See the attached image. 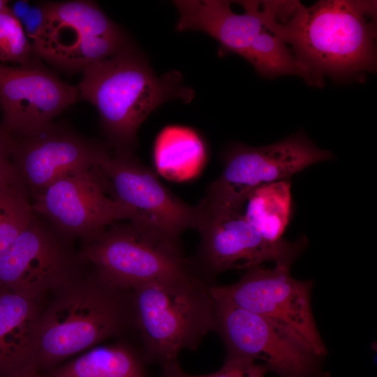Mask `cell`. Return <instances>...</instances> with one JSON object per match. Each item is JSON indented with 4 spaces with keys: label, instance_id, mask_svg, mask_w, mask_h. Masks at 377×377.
<instances>
[{
    "label": "cell",
    "instance_id": "cell-17",
    "mask_svg": "<svg viewBox=\"0 0 377 377\" xmlns=\"http://www.w3.org/2000/svg\"><path fill=\"white\" fill-rule=\"evenodd\" d=\"M38 300L0 287V377L36 365Z\"/></svg>",
    "mask_w": 377,
    "mask_h": 377
},
{
    "label": "cell",
    "instance_id": "cell-19",
    "mask_svg": "<svg viewBox=\"0 0 377 377\" xmlns=\"http://www.w3.org/2000/svg\"><path fill=\"white\" fill-rule=\"evenodd\" d=\"M206 157L203 141L188 127L166 126L156 138L155 166L158 173L169 180L182 182L196 177L203 168Z\"/></svg>",
    "mask_w": 377,
    "mask_h": 377
},
{
    "label": "cell",
    "instance_id": "cell-12",
    "mask_svg": "<svg viewBox=\"0 0 377 377\" xmlns=\"http://www.w3.org/2000/svg\"><path fill=\"white\" fill-rule=\"evenodd\" d=\"M198 210L200 242L191 261L199 276L209 284L222 272L246 270L267 261L290 267L307 244L305 237L295 242H269L242 212Z\"/></svg>",
    "mask_w": 377,
    "mask_h": 377
},
{
    "label": "cell",
    "instance_id": "cell-5",
    "mask_svg": "<svg viewBox=\"0 0 377 377\" xmlns=\"http://www.w3.org/2000/svg\"><path fill=\"white\" fill-rule=\"evenodd\" d=\"M80 253L102 280L121 290L200 278L179 244L131 223H112L96 238L83 242Z\"/></svg>",
    "mask_w": 377,
    "mask_h": 377
},
{
    "label": "cell",
    "instance_id": "cell-13",
    "mask_svg": "<svg viewBox=\"0 0 377 377\" xmlns=\"http://www.w3.org/2000/svg\"><path fill=\"white\" fill-rule=\"evenodd\" d=\"M214 299V331L225 345L226 357L263 361L279 377H326L320 371V357L287 331L257 314Z\"/></svg>",
    "mask_w": 377,
    "mask_h": 377
},
{
    "label": "cell",
    "instance_id": "cell-9",
    "mask_svg": "<svg viewBox=\"0 0 377 377\" xmlns=\"http://www.w3.org/2000/svg\"><path fill=\"white\" fill-rule=\"evenodd\" d=\"M290 266L262 265L245 270L237 282L212 284V296L257 314L281 327L314 354L323 357L325 345L317 329L311 306L312 281L294 279Z\"/></svg>",
    "mask_w": 377,
    "mask_h": 377
},
{
    "label": "cell",
    "instance_id": "cell-4",
    "mask_svg": "<svg viewBox=\"0 0 377 377\" xmlns=\"http://www.w3.org/2000/svg\"><path fill=\"white\" fill-rule=\"evenodd\" d=\"M199 277L145 283L130 290L135 329L148 364L177 360L214 329L215 301Z\"/></svg>",
    "mask_w": 377,
    "mask_h": 377
},
{
    "label": "cell",
    "instance_id": "cell-10",
    "mask_svg": "<svg viewBox=\"0 0 377 377\" xmlns=\"http://www.w3.org/2000/svg\"><path fill=\"white\" fill-rule=\"evenodd\" d=\"M96 167L108 193L132 214L133 225L177 244L184 230H198L200 216L197 206H189L178 198L133 154L111 153L108 148Z\"/></svg>",
    "mask_w": 377,
    "mask_h": 377
},
{
    "label": "cell",
    "instance_id": "cell-1",
    "mask_svg": "<svg viewBox=\"0 0 377 377\" xmlns=\"http://www.w3.org/2000/svg\"><path fill=\"white\" fill-rule=\"evenodd\" d=\"M262 8L274 34L295 59L316 77L346 79L376 66V2L263 1Z\"/></svg>",
    "mask_w": 377,
    "mask_h": 377
},
{
    "label": "cell",
    "instance_id": "cell-16",
    "mask_svg": "<svg viewBox=\"0 0 377 377\" xmlns=\"http://www.w3.org/2000/svg\"><path fill=\"white\" fill-rule=\"evenodd\" d=\"M77 100V87L62 81L40 59L25 65L0 63V129L6 135L37 130Z\"/></svg>",
    "mask_w": 377,
    "mask_h": 377
},
{
    "label": "cell",
    "instance_id": "cell-8",
    "mask_svg": "<svg viewBox=\"0 0 377 377\" xmlns=\"http://www.w3.org/2000/svg\"><path fill=\"white\" fill-rule=\"evenodd\" d=\"M334 158L317 147L303 132L259 147L237 145L225 158L224 169L198 205L204 210L242 212L250 193L264 184L283 179L306 168Z\"/></svg>",
    "mask_w": 377,
    "mask_h": 377
},
{
    "label": "cell",
    "instance_id": "cell-2",
    "mask_svg": "<svg viewBox=\"0 0 377 377\" xmlns=\"http://www.w3.org/2000/svg\"><path fill=\"white\" fill-rule=\"evenodd\" d=\"M82 73L78 100L96 107L108 144L117 154H133L138 128L157 107L172 99L189 102L194 96L177 73L156 75L131 43Z\"/></svg>",
    "mask_w": 377,
    "mask_h": 377
},
{
    "label": "cell",
    "instance_id": "cell-26",
    "mask_svg": "<svg viewBox=\"0 0 377 377\" xmlns=\"http://www.w3.org/2000/svg\"><path fill=\"white\" fill-rule=\"evenodd\" d=\"M30 7L26 1H19L11 8L13 14L20 21L29 11Z\"/></svg>",
    "mask_w": 377,
    "mask_h": 377
},
{
    "label": "cell",
    "instance_id": "cell-3",
    "mask_svg": "<svg viewBox=\"0 0 377 377\" xmlns=\"http://www.w3.org/2000/svg\"><path fill=\"white\" fill-rule=\"evenodd\" d=\"M57 292L40 316L36 357L40 371L120 336L131 327L135 329L130 290L109 285L94 269Z\"/></svg>",
    "mask_w": 377,
    "mask_h": 377
},
{
    "label": "cell",
    "instance_id": "cell-27",
    "mask_svg": "<svg viewBox=\"0 0 377 377\" xmlns=\"http://www.w3.org/2000/svg\"><path fill=\"white\" fill-rule=\"evenodd\" d=\"M9 377H45L35 365L30 366Z\"/></svg>",
    "mask_w": 377,
    "mask_h": 377
},
{
    "label": "cell",
    "instance_id": "cell-14",
    "mask_svg": "<svg viewBox=\"0 0 377 377\" xmlns=\"http://www.w3.org/2000/svg\"><path fill=\"white\" fill-rule=\"evenodd\" d=\"M31 200L34 212L67 237L83 242L96 238L116 221L133 218L108 193L96 165L61 177Z\"/></svg>",
    "mask_w": 377,
    "mask_h": 377
},
{
    "label": "cell",
    "instance_id": "cell-11",
    "mask_svg": "<svg viewBox=\"0 0 377 377\" xmlns=\"http://www.w3.org/2000/svg\"><path fill=\"white\" fill-rule=\"evenodd\" d=\"M73 242L34 212L27 227L0 253V287L38 300L81 276L88 263Z\"/></svg>",
    "mask_w": 377,
    "mask_h": 377
},
{
    "label": "cell",
    "instance_id": "cell-23",
    "mask_svg": "<svg viewBox=\"0 0 377 377\" xmlns=\"http://www.w3.org/2000/svg\"><path fill=\"white\" fill-rule=\"evenodd\" d=\"M267 371L269 370L263 363L244 358L226 357L220 370L200 376L186 373L175 360L162 367L159 377H263Z\"/></svg>",
    "mask_w": 377,
    "mask_h": 377
},
{
    "label": "cell",
    "instance_id": "cell-6",
    "mask_svg": "<svg viewBox=\"0 0 377 377\" xmlns=\"http://www.w3.org/2000/svg\"><path fill=\"white\" fill-rule=\"evenodd\" d=\"M239 3L243 13L233 12L228 1H198L190 10L188 25L192 31L209 34L223 49L244 57L262 76L299 75L309 84L317 86L315 76L272 31L260 1Z\"/></svg>",
    "mask_w": 377,
    "mask_h": 377
},
{
    "label": "cell",
    "instance_id": "cell-7",
    "mask_svg": "<svg viewBox=\"0 0 377 377\" xmlns=\"http://www.w3.org/2000/svg\"><path fill=\"white\" fill-rule=\"evenodd\" d=\"M42 27L31 41L36 55L68 73L83 71L131 43L95 3L47 2Z\"/></svg>",
    "mask_w": 377,
    "mask_h": 377
},
{
    "label": "cell",
    "instance_id": "cell-18",
    "mask_svg": "<svg viewBox=\"0 0 377 377\" xmlns=\"http://www.w3.org/2000/svg\"><path fill=\"white\" fill-rule=\"evenodd\" d=\"M141 346L125 341L94 347L45 377H150Z\"/></svg>",
    "mask_w": 377,
    "mask_h": 377
},
{
    "label": "cell",
    "instance_id": "cell-24",
    "mask_svg": "<svg viewBox=\"0 0 377 377\" xmlns=\"http://www.w3.org/2000/svg\"><path fill=\"white\" fill-rule=\"evenodd\" d=\"M44 20V11L42 5L31 7L25 15L20 20L22 25L24 24V30L31 41L36 37L40 31Z\"/></svg>",
    "mask_w": 377,
    "mask_h": 377
},
{
    "label": "cell",
    "instance_id": "cell-25",
    "mask_svg": "<svg viewBox=\"0 0 377 377\" xmlns=\"http://www.w3.org/2000/svg\"><path fill=\"white\" fill-rule=\"evenodd\" d=\"M13 171L6 143L5 135L0 129V179Z\"/></svg>",
    "mask_w": 377,
    "mask_h": 377
},
{
    "label": "cell",
    "instance_id": "cell-22",
    "mask_svg": "<svg viewBox=\"0 0 377 377\" xmlns=\"http://www.w3.org/2000/svg\"><path fill=\"white\" fill-rule=\"evenodd\" d=\"M37 59L20 21L6 6L0 11V63L25 65Z\"/></svg>",
    "mask_w": 377,
    "mask_h": 377
},
{
    "label": "cell",
    "instance_id": "cell-20",
    "mask_svg": "<svg viewBox=\"0 0 377 377\" xmlns=\"http://www.w3.org/2000/svg\"><path fill=\"white\" fill-rule=\"evenodd\" d=\"M246 219L266 240L276 242L291 216V184L289 179L264 184L246 200Z\"/></svg>",
    "mask_w": 377,
    "mask_h": 377
},
{
    "label": "cell",
    "instance_id": "cell-21",
    "mask_svg": "<svg viewBox=\"0 0 377 377\" xmlns=\"http://www.w3.org/2000/svg\"><path fill=\"white\" fill-rule=\"evenodd\" d=\"M34 211L14 169L0 179V253L27 227Z\"/></svg>",
    "mask_w": 377,
    "mask_h": 377
},
{
    "label": "cell",
    "instance_id": "cell-15",
    "mask_svg": "<svg viewBox=\"0 0 377 377\" xmlns=\"http://www.w3.org/2000/svg\"><path fill=\"white\" fill-rule=\"evenodd\" d=\"M4 135L14 171L30 198L68 173L95 167L108 148L53 121L29 133Z\"/></svg>",
    "mask_w": 377,
    "mask_h": 377
},
{
    "label": "cell",
    "instance_id": "cell-28",
    "mask_svg": "<svg viewBox=\"0 0 377 377\" xmlns=\"http://www.w3.org/2000/svg\"><path fill=\"white\" fill-rule=\"evenodd\" d=\"M8 1L0 0V11L7 6Z\"/></svg>",
    "mask_w": 377,
    "mask_h": 377
}]
</instances>
